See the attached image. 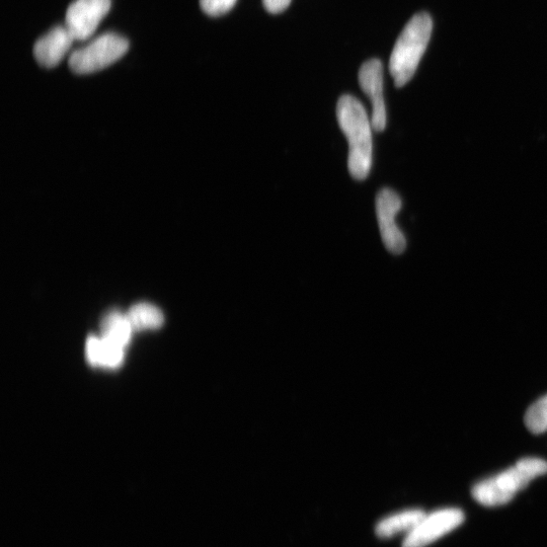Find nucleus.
<instances>
[{
    "label": "nucleus",
    "instance_id": "obj_1",
    "mask_svg": "<svg viewBox=\"0 0 547 547\" xmlns=\"http://www.w3.org/2000/svg\"><path fill=\"white\" fill-rule=\"evenodd\" d=\"M337 118L349 143V172L355 180L363 181L372 166V123L361 102L349 95L340 98Z\"/></svg>",
    "mask_w": 547,
    "mask_h": 547
},
{
    "label": "nucleus",
    "instance_id": "obj_2",
    "mask_svg": "<svg viewBox=\"0 0 547 547\" xmlns=\"http://www.w3.org/2000/svg\"><path fill=\"white\" fill-rule=\"evenodd\" d=\"M547 474V462L541 458L526 457L499 475L477 484L474 499L486 507L508 504L533 480Z\"/></svg>",
    "mask_w": 547,
    "mask_h": 547
},
{
    "label": "nucleus",
    "instance_id": "obj_3",
    "mask_svg": "<svg viewBox=\"0 0 547 547\" xmlns=\"http://www.w3.org/2000/svg\"><path fill=\"white\" fill-rule=\"evenodd\" d=\"M433 30L429 14L415 15L406 25L390 56L389 70L397 88L406 86L415 75Z\"/></svg>",
    "mask_w": 547,
    "mask_h": 547
},
{
    "label": "nucleus",
    "instance_id": "obj_4",
    "mask_svg": "<svg viewBox=\"0 0 547 547\" xmlns=\"http://www.w3.org/2000/svg\"><path fill=\"white\" fill-rule=\"evenodd\" d=\"M129 49L124 37L108 33L100 36L89 45L74 51L68 61L70 69L76 74H90L105 69L121 59Z\"/></svg>",
    "mask_w": 547,
    "mask_h": 547
},
{
    "label": "nucleus",
    "instance_id": "obj_5",
    "mask_svg": "<svg viewBox=\"0 0 547 547\" xmlns=\"http://www.w3.org/2000/svg\"><path fill=\"white\" fill-rule=\"evenodd\" d=\"M402 199L390 189L381 190L376 197V214L381 239L387 251L401 255L407 247L404 233L396 223V216L402 209Z\"/></svg>",
    "mask_w": 547,
    "mask_h": 547
},
{
    "label": "nucleus",
    "instance_id": "obj_6",
    "mask_svg": "<svg viewBox=\"0 0 547 547\" xmlns=\"http://www.w3.org/2000/svg\"><path fill=\"white\" fill-rule=\"evenodd\" d=\"M112 0H75L66 12V28L74 41H86L111 10Z\"/></svg>",
    "mask_w": 547,
    "mask_h": 547
},
{
    "label": "nucleus",
    "instance_id": "obj_7",
    "mask_svg": "<svg viewBox=\"0 0 547 547\" xmlns=\"http://www.w3.org/2000/svg\"><path fill=\"white\" fill-rule=\"evenodd\" d=\"M463 521V512L455 508L426 514L416 528L407 535L403 547H426L456 529Z\"/></svg>",
    "mask_w": 547,
    "mask_h": 547
},
{
    "label": "nucleus",
    "instance_id": "obj_8",
    "mask_svg": "<svg viewBox=\"0 0 547 547\" xmlns=\"http://www.w3.org/2000/svg\"><path fill=\"white\" fill-rule=\"evenodd\" d=\"M359 84L372 104L373 130L382 132L386 127V109L383 99V66L380 60L370 59L361 66Z\"/></svg>",
    "mask_w": 547,
    "mask_h": 547
},
{
    "label": "nucleus",
    "instance_id": "obj_9",
    "mask_svg": "<svg viewBox=\"0 0 547 547\" xmlns=\"http://www.w3.org/2000/svg\"><path fill=\"white\" fill-rule=\"evenodd\" d=\"M74 39L66 27H55L34 46L38 63L46 68L57 66L72 46Z\"/></svg>",
    "mask_w": 547,
    "mask_h": 547
},
{
    "label": "nucleus",
    "instance_id": "obj_10",
    "mask_svg": "<svg viewBox=\"0 0 547 547\" xmlns=\"http://www.w3.org/2000/svg\"><path fill=\"white\" fill-rule=\"evenodd\" d=\"M125 349L105 338L90 337L86 353L91 365L104 368H117L124 360Z\"/></svg>",
    "mask_w": 547,
    "mask_h": 547
},
{
    "label": "nucleus",
    "instance_id": "obj_11",
    "mask_svg": "<svg viewBox=\"0 0 547 547\" xmlns=\"http://www.w3.org/2000/svg\"><path fill=\"white\" fill-rule=\"evenodd\" d=\"M426 516V513L420 509H412L390 515L380 520L375 533L379 538H392L400 533L409 534Z\"/></svg>",
    "mask_w": 547,
    "mask_h": 547
},
{
    "label": "nucleus",
    "instance_id": "obj_12",
    "mask_svg": "<svg viewBox=\"0 0 547 547\" xmlns=\"http://www.w3.org/2000/svg\"><path fill=\"white\" fill-rule=\"evenodd\" d=\"M101 329L103 338L124 349L129 345L134 331L127 315L115 310L104 317Z\"/></svg>",
    "mask_w": 547,
    "mask_h": 547
},
{
    "label": "nucleus",
    "instance_id": "obj_13",
    "mask_svg": "<svg viewBox=\"0 0 547 547\" xmlns=\"http://www.w3.org/2000/svg\"><path fill=\"white\" fill-rule=\"evenodd\" d=\"M127 317L134 331L160 329L165 321L160 308L145 302L133 305Z\"/></svg>",
    "mask_w": 547,
    "mask_h": 547
},
{
    "label": "nucleus",
    "instance_id": "obj_14",
    "mask_svg": "<svg viewBox=\"0 0 547 547\" xmlns=\"http://www.w3.org/2000/svg\"><path fill=\"white\" fill-rule=\"evenodd\" d=\"M525 425L533 434L547 431V395L529 408L525 416Z\"/></svg>",
    "mask_w": 547,
    "mask_h": 547
},
{
    "label": "nucleus",
    "instance_id": "obj_15",
    "mask_svg": "<svg viewBox=\"0 0 547 547\" xmlns=\"http://www.w3.org/2000/svg\"><path fill=\"white\" fill-rule=\"evenodd\" d=\"M237 0H200L202 11L210 17H220L236 6Z\"/></svg>",
    "mask_w": 547,
    "mask_h": 547
},
{
    "label": "nucleus",
    "instance_id": "obj_16",
    "mask_svg": "<svg viewBox=\"0 0 547 547\" xmlns=\"http://www.w3.org/2000/svg\"><path fill=\"white\" fill-rule=\"evenodd\" d=\"M263 4L267 12L277 15L288 9L291 0H263Z\"/></svg>",
    "mask_w": 547,
    "mask_h": 547
}]
</instances>
